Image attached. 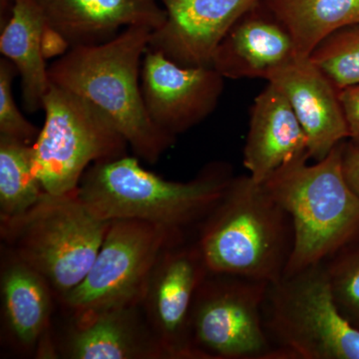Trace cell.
Masks as SVG:
<instances>
[{"instance_id":"25","label":"cell","mask_w":359,"mask_h":359,"mask_svg":"<svg viewBox=\"0 0 359 359\" xmlns=\"http://www.w3.org/2000/svg\"><path fill=\"white\" fill-rule=\"evenodd\" d=\"M339 99L348 129V141L359 149V84L340 90Z\"/></svg>"},{"instance_id":"22","label":"cell","mask_w":359,"mask_h":359,"mask_svg":"<svg viewBox=\"0 0 359 359\" xmlns=\"http://www.w3.org/2000/svg\"><path fill=\"white\" fill-rule=\"evenodd\" d=\"M311 62L340 90L359 84V25L341 28L323 40Z\"/></svg>"},{"instance_id":"14","label":"cell","mask_w":359,"mask_h":359,"mask_svg":"<svg viewBox=\"0 0 359 359\" xmlns=\"http://www.w3.org/2000/svg\"><path fill=\"white\" fill-rule=\"evenodd\" d=\"M299 58L289 29L261 1L226 33L212 67L224 79L259 78L269 82Z\"/></svg>"},{"instance_id":"10","label":"cell","mask_w":359,"mask_h":359,"mask_svg":"<svg viewBox=\"0 0 359 359\" xmlns=\"http://www.w3.org/2000/svg\"><path fill=\"white\" fill-rule=\"evenodd\" d=\"M210 271L197 243L170 245L156 262L142 311L167 359H201L191 339L196 292Z\"/></svg>"},{"instance_id":"2","label":"cell","mask_w":359,"mask_h":359,"mask_svg":"<svg viewBox=\"0 0 359 359\" xmlns=\"http://www.w3.org/2000/svg\"><path fill=\"white\" fill-rule=\"evenodd\" d=\"M344 143L314 164L306 157L290 161L262 183L292 219L294 247L283 276L327 263L359 242V196L344 176Z\"/></svg>"},{"instance_id":"7","label":"cell","mask_w":359,"mask_h":359,"mask_svg":"<svg viewBox=\"0 0 359 359\" xmlns=\"http://www.w3.org/2000/svg\"><path fill=\"white\" fill-rule=\"evenodd\" d=\"M42 109L45 121L32 144V160L45 192H72L90 165L127 155L126 139L84 97L51 83Z\"/></svg>"},{"instance_id":"11","label":"cell","mask_w":359,"mask_h":359,"mask_svg":"<svg viewBox=\"0 0 359 359\" xmlns=\"http://www.w3.org/2000/svg\"><path fill=\"white\" fill-rule=\"evenodd\" d=\"M224 82L212 66H182L150 48L144 55L141 89L146 109L161 130L176 138L214 112Z\"/></svg>"},{"instance_id":"23","label":"cell","mask_w":359,"mask_h":359,"mask_svg":"<svg viewBox=\"0 0 359 359\" xmlns=\"http://www.w3.org/2000/svg\"><path fill=\"white\" fill-rule=\"evenodd\" d=\"M325 264L340 313L359 330V242L342 250Z\"/></svg>"},{"instance_id":"21","label":"cell","mask_w":359,"mask_h":359,"mask_svg":"<svg viewBox=\"0 0 359 359\" xmlns=\"http://www.w3.org/2000/svg\"><path fill=\"white\" fill-rule=\"evenodd\" d=\"M44 193L33 170L32 145L0 135V221L25 214Z\"/></svg>"},{"instance_id":"26","label":"cell","mask_w":359,"mask_h":359,"mask_svg":"<svg viewBox=\"0 0 359 359\" xmlns=\"http://www.w3.org/2000/svg\"><path fill=\"white\" fill-rule=\"evenodd\" d=\"M342 167L349 186L359 196V149L348 140L344 143Z\"/></svg>"},{"instance_id":"1","label":"cell","mask_w":359,"mask_h":359,"mask_svg":"<svg viewBox=\"0 0 359 359\" xmlns=\"http://www.w3.org/2000/svg\"><path fill=\"white\" fill-rule=\"evenodd\" d=\"M123 29L104 43L68 49L48 67L52 84L84 97L114 123L135 156L154 165L176 142L151 120L141 89V70L151 33Z\"/></svg>"},{"instance_id":"15","label":"cell","mask_w":359,"mask_h":359,"mask_svg":"<svg viewBox=\"0 0 359 359\" xmlns=\"http://www.w3.org/2000/svg\"><path fill=\"white\" fill-rule=\"evenodd\" d=\"M2 325L11 344L22 353L55 358L49 334L53 290L48 282L11 250H2L0 273Z\"/></svg>"},{"instance_id":"16","label":"cell","mask_w":359,"mask_h":359,"mask_svg":"<svg viewBox=\"0 0 359 359\" xmlns=\"http://www.w3.org/2000/svg\"><path fill=\"white\" fill-rule=\"evenodd\" d=\"M280 90L308 138L311 159H325L335 146L348 140L339 91L309 57H301L271 78Z\"/></svg>"},{"instance_id":"12","label":"cell","mask_w":359,"mask_h":359,"mask_svg":"<svg viewBox=\"0 0 359 359\" xmlns=\"http://www.w3.org/2000/svg\"><path fill=\"white\" fill-rule=\"evenodd\" d=\"M45 21L46 58L75 46L104 43L125 28L154 30L166 20L160 0H36Z\"/></svg>"},{"instance_id":"17","label":"cell","mask_w":359,"mask_h":359,"mask_svg":"<svg viewBox=\"0 0 359 359\" xmlns=\"http://www.w3.org/2000/svg\"><path fill=\"white\" fill-rule=\"evenodd\" d=\"M54 353L69 359H167L141 304L74 320Z\"/></svg>"},{"instance_id":"24","label":"cell","mask_w":359,"mask_h":359,"mask_svg":"<svg viewBox=\"0 0 359 359\" xmlns=\"http://www.w3.org/2000/svg\"><path fill=\"white\" fill-rule=\"evenodd\" d=\"M18 74L8 59H0V135L30 144L36 140L40 130L26 119L16 105L13 86Z\"/></svg>"},{"instance_id":"9","label":"cell","mask_w":359,"mask_h":359,"mask_svg":"<svg viewBox=\"0 0 359 359\" xmlns=\"http://www.w3.org/2000/svg\"><path fill=\"white\" fill-rule=\"evenodd\" d=\"M269 283L209 273L194 299L191 339L201 359H280L264 308Z\"/></svg>"},{"instance_id":"6","label":"cell","mask_w":359,"mask_h":359,"mask_svg":"<svg viewBox=\"0 0 359 359\" xmlns=\"http://www.w3.org/2000/svg\"><path fill=\"white\" fill-rule=\"evenodd\" d=\"M264 318L280 359H359V330L340 313L325 263L269 285Z\"/></svg>"},{"instance_id":"3","label":"cell","mask_w":359,"mask_h":359,"mask_svg":"<svg viewBox=\"0 0 359 359\" xmlns=\"http://www.w3.org/2000/svg\"><path fill=\"white\" fill-rule=\"evenodd\" d=\"M122 156L85 171L78 194L98 218L140 219L175 230L199 224L223 197L233 178L224 163L207 165L189 182H173Z\"/></svg>"},{"instance_id":"19","label":"cell","mask_w":359,"mask_h":359,"mask_svg":"<svg viewBox=\"0 0 359 359\" xmlns=\"http://www.w3.org/2000/svg\"><path fill=\"white\" fill-rule=\"evenodd\" d=\"M46 21L36 0H13L11 14L0 34V52L20 76L25 109L34 113L50 87L45 65L44 36Z\"/></svg>"},{"instance_id":"4","label":"cell","mask_w":359,"mask_h":359,"mask_svg":"<svg viewBox=\"0 0 359 359\" xmlns=\"http://www.w3.org/2000/svg\"><path fill=\"white\" fill-rule=\"evenodd\" d=\"M210 273L262 280L285 275L294 247L287 212L248 175L231 179L223 197L199 224L196 240Z\"/></svg>"},{"instance_id":"18","label":"cell","mask_w":359,"mask_h":359,"mask_svg":"<svg viewBox=\"0 0 359 359\" xmlns=\"http://www.w3.org/2000/svg\"><path fill=\"white\" fill-rule=\"evenodd\" d=\"M304 157L309 158L304 130L285 94L269 83L250 108L243 165L263 183L283 165Z\"/></svg>"},{"instance_id":"20","label":"cell","mask_w":359,"mask_h":359,"mask_svg":"<svg viewBox=\"0 0 359 359\" xmlns=\"http://www.w3.org/2000/svg\"><path fill=\"white\" fill-rule=\"evenodd\" d=\"M262 1L289 29L299 57H309L332 33L359 25V0Z\"/></svg>"},{"instance_id":"8","label":"cell","mask_w":359,"mask_h":359,"mask_svg":"<svg viewBox=\"0 0 359 359\" xmlns=\"http://www.w3.org/2000/svg\"><path fill=\"white\" fill-rule=\"evenodd\" d=\"M184 238V231L140 219L111 222L86 276L59 301L74 320L141 304L158 257Z\"/></svg>"},{"instance_id":"5","label":"cell","mask_w":359,"mask_h":359,"mask_svg":"<svg viewBox=\"0 0 359 359\" xmlns=\"http://www.w3.org/2000/svg\"><path fill=\"white\" fill-rule=\"evenodd\" d=\"M111 222L98 218L78 194L44 193L32 208L0 221L6 248L39 271L60 299L83 280Z\"/></svg>"},{"instance_id":"13","label":"cell","mask_w":359,"mask_h":359,"mask_svg":"<svg viewBox=\"0 0 359 359\" xmlns=\"http://www.w3.org/2000/svg\"><path fill=\"white\" fill-rule=\"evenodd\" d=\"M262 0H160L165 22L151 33L148 48L188 67L212 66L226 33Z\"/></svg>"}]
</instances>
